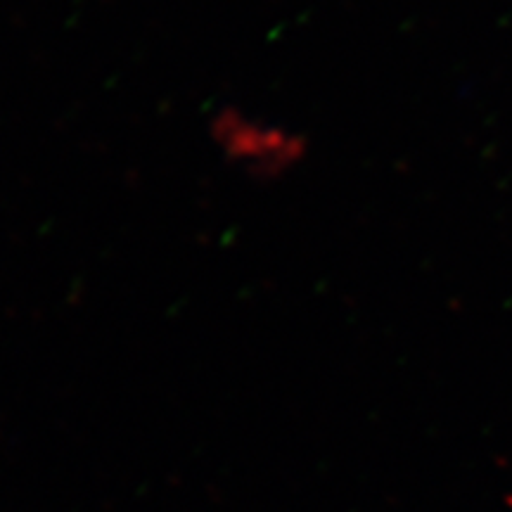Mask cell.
<instances>
[{"label":"cell","instance_id":"cell-1","mask_svg":"<svg viewBox=\"0 0 512 512\" xmlns=\"http://www.w3.org/2000/svg\"><path fill=\"white\" fill-rule=\"evenodd\" d=\"M207 136L228 169L256 183L285 181L311 155L309 138L299 128L238 105L211 114Z\"/></svg>","mask_w":512,"mask_h":512}]
</instances>
